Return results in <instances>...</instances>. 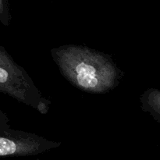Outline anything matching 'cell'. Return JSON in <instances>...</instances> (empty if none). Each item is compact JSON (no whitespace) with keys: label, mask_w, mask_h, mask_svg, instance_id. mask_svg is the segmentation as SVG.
Returning <instances> with one entry per match:
<instances>
[{"label":"cell","mask_w":160,"mask_h":160,"mask_svg":"<svg viewBox=\"0 0 160 160\" xmlns=\"http://www.w3.org/2000/svg\"><path fill=\"white\" fill-rule=\"evenodd\" d=\"M59 145L36 134L17 131L0 136V156H34Z\"/></svg>","instance_id":"cell-3"},{"label":"cell","mask_w":160,"mask_h":160,"mask_svg":"<svg viewBox=\"0 0 160 160\" xmlns=\"http://www.w3.org/2000/svg\"><path fill=\"white\" fill-rule=\"evenodd\" d=\"M140 101L142 109L160 123V90L148 88L142 94Z\"/></svg>","instance_id":"cell-4"},{"label":"cell","mask_w":160,"mask_h":160,"mask_svg":"<svg viewBox=\"0 0 160 160\" xmlns=\"http://www.w3.org/2000/svg\"><path fill=\"white\" fill-rule=\"evenodd\" d=\"M0 20L4 23L8 20L7 0H0Z\"/></svg>","instance_id":"cell-5"},{"label":"cell","mask_w":160,"mask_h":160,"mask_svg":"<svg viewBox=\"0 0 160 160\" xmlns=\"http://www.w3.org/2000/svg\"><path fill=\"white\" fill-rule=\"evenodd\" d=\"M0 92L42 112L48 109L45 98L22 67L0 48Z\"/></svg>","instance_id":"cell-2"},{"label":"cell","mask_w":160,"mask_h":160,"mask_svg":"<svg viewBox=\"0 0 160 160\" xmlns=\"http://www.w3.org/2000/svg\"><path fill=\"white\" fill-rule=\"evenodd\" d=\"M62 74L84 92L103 94L119 84L120 71L107 55L78 45H65L52 50Z\"/></svg>","instance_id":"cell-1"}]
</instances>
